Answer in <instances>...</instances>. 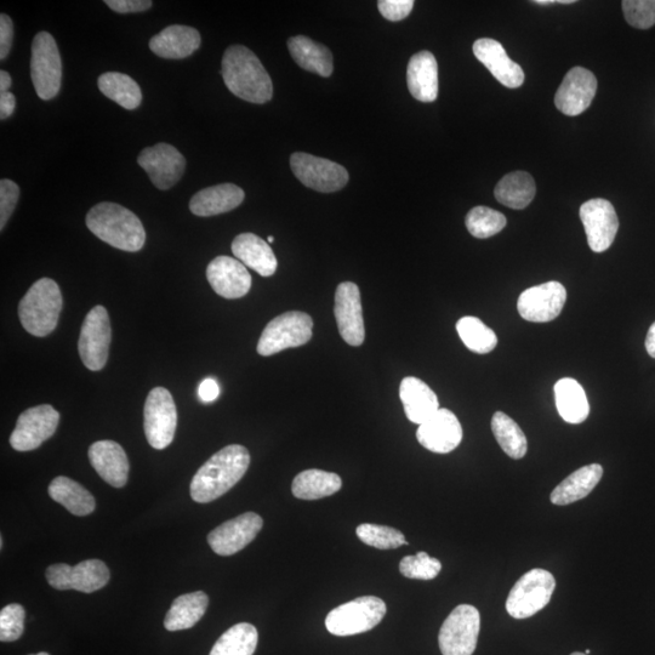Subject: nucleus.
I'll return each mask as SVG.
<instances>
[{"mask_svg":"<svg viewBox=\"0 0 655 655\" xmlns=\"http://www.w3.org/2000/svg\"><path fill=\"white\" fill-rule=\"evenodd\" d=\"M249 465L250 454L246 447L231 444L222 448L192 478V499L199 504L219 499L242 480Z\"/></svg>","mask_w":655,"mask_h":655,"instance_id":"f257e3e1","label":"nucleus"},{"mask_svg":"<svg viewBox=\"0 0 655 655\" xmlns=\"http://www.w3.org/2000/svg\"><path fill=\"white\" fill-rule=\"evenodd\" d=\"M222 78L233 95L252 104H266L272 99L273 84L269 73L252 50L232 45L225 51Z\"/></svg>","mask_w":655,"mask_h":655,"instance_id":"f03ea898","label":"nucleus"},{"mask_svg":"<svg viewBox=\"0 0 655 655\" xmlns=\"http://www.w3.org/2000/svg\"><path fill=\"white\" fill-rule=\"evenodd\" d=\"M85 222L96 237L113 248L135 253L145 246L144 225L138 216L122 205L111 202L96 204Z\"/></svg>","mask_w":655,"mask_h":655,"instance_id":"7ed1b4c3","label":"nucleus"},{"mask_svg":"<svg viewBox=\"0 0 655 655\" xmlns=\"http://www.w3.org/2000/svg\"><path fill=\"white\" fill-rule=\"evenodd\" d=\"M62 304L58 283L50 278L39 279L20 301L22 327L38 338L48 336L58 327Z\"/></svg>","mask_w":655,"mask_h":655,"instance_id":"20e7f679","label":"nucleus"},{"mask_svg":"<svg viewBox=\"0 0 655 655\" xmlns=\"http://www.w3.org/2000/svg\"><path fill=\"white\" fill-rule=\"evenodd\" d=\"M387 611L379 597L363 596L344 603L327 615L326 628L335 636H353L370 631L381 623Z\"/></svg>","mask_w":655,"mask_h":655,"instance_id":"39448f33","label":"nucleus"},{"mask_svg":"<svg viewBox=\"0 0 655 655\" xmlns=\"http://www.w3.org/2000/svg\"><path fill=\"white\" fill-rule=\"evenodd\" d=\"M313 321L305 312L290 311L273 318L262 332L258 344L260 356L269 357L303 346L312 339Z\"/></svg>","mask_w":655,"mask_h":655,"instance_id":"423d86ee","label":"nucleus"},{"mask_svg":"<svg viewBox=\"0 0 655 655\" xmlns=\"http://www.w3.org/2000/svg\"><path fill=\"white\" fill-rule=\"evenodd\" d=\"M555 588L554 575L545 569H532L511 589L506 611L515 619L531 618L549 605Z\"/></svg>","mask_w":655,"mask_h":655,"instance_id":"0eeeda50","label":"nucleus"},{"mask_svg":"<svg viewBox=\"0 0 655 655\" xmlns=\"http://www.w3.org/2000/svg\"><path fill=\"white\" fill-rule=\"evenodd\" d=\"M31 76L36 93L44 101L56 98L62 82V61L55 39L39 32L33 39Z\"/></svg>","mask_w":655,"mask_h":655,"instance_id":"6e6552de","label":"nucleus"},{"mask_svg":"<svg viewBox=\"0 0 655 655\" xmlns=\"http://www.w3.org/2000/svg\"><path fill=\"white\" fill-rule=\"evenodd\" d=\"M481 630V615L471 605H460L444 620L438 643L443 655H472Z\"/></svg>","mask_w":655,"mask_h":655,"instance_id":"1a4fd4ad","label":"nucleus"},{"mask_svg":"<svg viewBox=\"0 0 655 655\" xmlns=\"http://www.w3.org/2000/svg\"><path fill=\"white\" fill-rule=\"evenodd\" d=\"M178 426V410L174 398L164 387H155L148 393L144 409V429L148 443L155 449H164L174 440Z\"/></svg>","mask_w":655,"mask_h":655,"instance_id":"9d476101","label":"nucleus"},{"mask_svg":"<svg viewBox=\"0 0 655 655\" xmlns=\"http://www.w3.org/2000/svg\"><path fill=\"white\" fill-rule=\"evenodd\" d=\"M112 328L104 306H95L83 322L79 336V356L84 366L93 372L104 369L110 355Z\"/></svg>","mask_w":655,"mask_h":655,"instance_id":"9b49d317","label":"nucleus"},{"mask_svg":"<svg viewBox=\"0 0 655 655\" xmlns=\"http://www.w3.org/2000/svg\"><path fill=\"white\" fill-rule=\"evenodd\" d=\"M290 167L301 184L318 192L340 191L349 182V173L343 165L309 153H293L290 157Z\"/></svg>","mask_w":655,"mask_h":655,"instance_id":"f8f14e48","label":"nucleus"},{"mask_svg":"<svg viewBox=\"0 0 655 655\" xmlns=\"http://www.w3.org/2000/svg\"><path fill=\"white\" fill-rule=\"evenodd\" d=\"M51 588L56 590H76L91 594L110 582V569L100 560H87L70 566L67 563H56L45 572Z\"/></svg>","mask_w":655,"mask_h":655,"instance_id":"ddd939ff","label":"nucleus"},{"mask_svg":"<svg viewBox=\"0 0 655 655\" xmlns=\"http://www.w3.org/2000/svg\"><path fill=\"white\" fill-rule=\"evenodd\" d=\"M60 423V414L49 404L25 410L17 419L10 436L11 447L17 452H31L53 437Z\"/></svg>","mask_w":655,"mask_h":655,"instance_id":"4468645a","label":"nucleus"},{"mask_svg":"<svg viewBox=\"0 0 655 655\" xmlns=\"http://www.w3.org/2000/svg\"><path fill=\"white\" fill-rule=\"evenodd\" d=\"M566 300V288L552 281L524 290L518 298L517 309L523 320L546 323L560 316Z\"/></svg>","mask_w":655,"mask_h":655,"instance_id":"2eb2a0df","label":"nucleus"},{"mask_svg":"<svg viewBox=\"0 0 655 655\" xmlns=\"http://www.w3.org/2000/svg\"><path fill=\"white\" fill-rule=\"evenodd\" d=\"M138 163L157 189L165 191L178 184L186 169V158L172 145L157 144L142 150Z\"/></svg>","mask_w":655,"mask_h":655,"instance_id":"dca6fc26","label":"nucleus"},{"mask_svg":"<svg viewBox=\"0 0 655 655\" xmlns=\"http://www.w3.org/2000/svg\"><path fill=\"white\" fill-rule=\"evenodd\" d=\"M580 219L585 227L592 252L603 253L611 248L619 230V219L611 202L595 198L580 207Z\"/></svg>","mask_w":655,"mask_h":655,"instance_id":"f3484780","label":"nucleus"},{"mask_svg":"<svg viewBox=\"0 0 655 655\" xmlns=\"http://www.w3.org/2000/svg\"><path fill=\"white\" fill-rule=\"evenodd\" d=\"M334 315L339 333L350 346H361L366 339L360 288L352 282L339 284L335 293Z\"/></svg>","mask_w":655,"mask_h":655,"instance_id":"a211bd4d","label":"nucleus"},{"mask_svg":"<svg viewBox=\"0 0 655 655\" xmlns=\"http://www.w3.org/2000/svg\"><path fill=\"white\" fill-rule=\"evenodd\" d=\"M264 521L255 512H246L241 516L222 523L208 535L210 548L220 556H231L247 548L258 537Z\"/></svg>","mask_w":655,"mask_h":655,"instance_id":"6ab92c4d","label":"nucleus"},{"mask_svg":"<svg viewBox=\"0 0 655 655\" xmlns=\"http://www.w3.org/2000/svg\"><path fill=\"white\" fill-rule=\"evenodd\" d=\"M417 438L427 451L448 454L463 441V427L451 410L440 408L429 420L419 425Z\"/></svg>","mask_w":655,"mask_h":655,"instance_id":"aec40b11","label":"nucleus"},{"mask_svg":"<svg viewBox=\"0 0 655 655\" xmlns=\"http://www.w3.org/2000/svg\"><path fill=\"white\" fill-rule=\"evenodd\" d=\"M597 91L595 74L584 67H574L563 79L555 96L558 111L567 116H579L588 110Z\"/></svg>","mask_w":655,"mask_h":655,"instance_id":"412c9836","label":"nucleus"},{"mask_svg":"<svg viewBox=\"0 0 655 655\" xmlns=\"http://www.w3.org/2000/svg\"><path fill=\"white\" fill-rule=\"evenodd\" d=\"M207 278L214 292L225 299H241L252 288L246 266L230 256H218L208 265Z\"/></svg>","mask_w":655,"mask_h":655,"instance_id":"4be33fe9","label":"nucleus"},{"mask_svg":"<svg viewBox=\"0 0 655 655\" xmlns=\"http://www.w3.org/2000/svg\"><path fill=\"white\" fill-rule=\"evenodd\" d=\"M474 54L504 87L516 89L523 84L522 67L509 58L499 42L489 38L478 39L474 44Z\"/></svg>","mask_w":655,"mask_h":655,"instance_id":"5701e85b","label":"nucleus"},{"mask_svg":"<svg viewBox=\"0 0 655 655\" xmlns=\"http://www.w3.org/2000/svg\"><path fill=\"white\" fill-rule=\"evenodd\" d=\"M89 459L99 476L115 488H123L128 482L129 460L122 446L113 441L91 444Z\"/></svg>","mask_w":655,"mask_h":655,"instance_id":"b1692460","label":"nucleus"},{"mask_svg":"<svg viewBox=\"0 0 655 655\" xmlns=\"http://www.w3.org/2000/svg\"><path fill=\"white\" fill-rule=\"evenodd\" d=\"M201 42V34L196 28L173 25L151 39L150 49L159 58L180 60L195 53L201 47Z\"/></svg>","mask_w":655,"mask_h":655,"instance_id":"393cba45","label":"nucleus"},{"mask_svg":"<svg viewBox=\"0 0 655 655\" xmlns=\"http://www.w3.org/2000/svg\"><path fill=\"white\" fill-rule=\"evenodd\" d=\"M232 253L262 277H271L277 271L278 261L270 244L254 233H242L233 239Z\"/></svg>","mask_w":655,"mask_h":655,"instance_id":"a878e982","label":"nucleus"},{"mask_svg":"<svg viewBox=\"0 0 655 655\" xmlns=\"http://www.w3.org/2000/svg\"><path fill=\"white\" fill-rule=\"evenodd\" d=\"M410 94L420 102H434L438 96V65L434 54L420 51L410 59L407 68Z\"/></svg>","mask_w":655,"mask_h":655,"instance_id":"bb28decb","label":"nucleus"},{"mask_svg":"<svg viewBox=\"0 0 655 655\" xmlns=\"http://www.w3.org/2000/svg\"><path fill=\"white\" fill-rule=\"evenodd\" d=\"M244 191L233 184H221L208 187L196 193L190 202L192 214L208 218L236 209L244 201Z\"/></svg>","mask_w":655,"mask_h":655,"instance_id":"cd10ccee","label":"nucleus"},{"mask_svg":"<svg viewBox=\"0 0 655 655\" xmlns=\"http://www.w3.org/2000/svg\"><path fill=\"white\" fill-rule=\"evenodd\" d=\"M400 397L408 420L414 424H424L440 409L436 393L418 378L407 377L402 380Z\"/></svg>","mask_w":655,"mask_h":655,"instance_id":"c85d7f7f","label":"nucleus"},{"mask_svg":"<svg viewBox=\"0 0 655 655\" xmlns=\"http://www.w3.org/2000/svg\"><path fill=\"white\" fill-rule=\"evenodd\" d=\"M602 476L603 467L600 464L586 465L573 472L552 491V504L569 505L588 497L600 483Z\"/></svg>","mask_w":655,"mask_h":655,"instance_id":"c756f323","label":"nucleus"},{"mask_svg":"<svg viewBox=\"0 0 655 655\" xmlns=\"http://www.w3.org/2000/svg\"><path fill=\"white\" fill-rule=\"evenodd\" d=\"M288 49L296 64L304 70L326 78L332 76L333 54L324 45L305 36H296L289 39Z\"/></svg>","mask_w":655,"mask_h":655,"instance_id":"7c9ffc66","label":"nucleus"},{"mask_svg":"<svg viewBox=\"0 0 655 655\" xmlns=\"http://www.w3.org/2000/svg\"><path fill=\"white\" fill-rule=\"evenodd\" d=\"M558 414L568 424H582L589 417L590 404L583 386L577 380L565 378L555 385Z\"/></svg>","mask_w":655,"mask_h":655,"instance_id":"2f4dec72","label":"nucleus"},{"mask_svg":"<svg viewBox=\"0 0 655 655\" xmlns=\"http://www.w3.org/2000/svg\"><path fill=\"white\" fill-rule=\"evenodd\" d=\"M209 606V597L203 591L182 595L170 607L164 619L168 631H181L193 628L203 618Z\"/></svg>","mask_w":655,"mask_h":655,"instance_id":"473e14b6","label":"nucleus"},{"mask_svg":"<svg viewBox=\"0 0 655 655\" xmlns=\"http://www.w3.org/2000/svg\"><path fill=\"white\" fill-rule=\"evenodd\" d=\"M50 498L61 504L74 516H88L95 511V499L87 489L71 478L59 476L48 488Z\"/></svg>","mask_w":655,"mask_h":655,"instance_id":"72a5a7b5","label":"nucleus"},{"mask_svg":"<svg viewBox=\"0 0 655 655\" xmlns=\"http://www.w3.org/2000/svg\"><path fill=\"white\" fill-rule=\"evenodd\" d=\"M343 487L339 475L322 470H306L294 478L292 492L301 500H318L338 493Z\"/></svg>","mask_w":655,"mask_h":655,"instance_id":"f704fd0d","label":"nucleus"},{"mask_svg":"<svg viewBox=\"0 0 655 655\" xmlns=\"http://www.w3.org/2000/svg\"><path fill=\"white\" fill-rule=\"evenodd\" d=\"M537 186L531 174L515 172L504 176L495 187L494 195L505 207L521 210L532 203Z\"/></svg>","mask_w":655,"mask_h":655,"instance_id":"c9c22d12","label":"nucleus"},{"mask_svg":"<svg viewBox=\"0 0 655 655\" xmlns=\"http://www.w3.org/2000/svg\"><path fill=\"white\" fill-rule=\"evenodd\" d=\"M99 89L108 99L133 111L141 105L142 93L139 84L127 74L107 72L99 77Z\"/></svg>","mask_w":655,"mask_h":655,"instance_id":"e433bc0d","label":"nucleus"},{"mask_svg":"<svg viewBox=\"0 0 655 655\" xmlns=\"http://www.w3.org/2000/svg\"><path fill=\"white\" fill-rule=\"evenodd\" d=\"M258 641L254 625L239 623L221 635L209 655H254Z\"/></svg>","mask_w":655,"mask_h":655,"instance_id":"4c0bfd02","label":"nucleus"},{"mask_svg":"<svg viewBox=\"0 0 655 655\" xmlns=\"http://www.w3.org/2000/svg\"><path fill=\"white\" fill-rule=\"evenodd\" d=\"M492 431L497 438L499 446L510 458L518 460L524 458L528 451L526 435L521 427L509 415L497 412L493 415Z\"/></svg>","mask_w":655,"mask_h":655,"instance_id":"58836bf2","label":"nucleus"},{"mask_svg":"<svg viewBox=\"0 0 655 655\" xmlns=\"http://www.w3.org/2000/svg\"><path fill=\"white\" fill-rule=\"evenodd\" d=\"M461 341L467 349L478 355H487L498 345L497 334L477 317H463L457 323Z\"/></svg>","mask_w":655,"mask_h":655,"instance_id":"ea45409f","label":"nucleus"},{"mask_svg":"<svg viewBox=\"0 0 655 655\" xmlns=\"http://www.w3.org/2000/svg\"><path fill=\"white\" fill-rule=\"evenodd\" d=\"M465 224L472 236L486 239L498 235L506 226L504 214L488 207H476L466 215Z\"/></svg>","mask_w":655,"mask_h":655,"instance_id":"a19ab883","label":"nucleus"},{"mask_svg":"<svg viewBox=\"0 0 655 655\" xmlns=\"http://www.w3.org/2000/svg\"><path fill=\"white\" fill-rule=\"evenodd\" d=\"M356 534L362 543L379 550L398 549L402 545H408L402 532L380 524L363 523L357 527Z\"/></svg>","mask_w":655,"mask_h":655,"instance_id":"79ce46f5","label":"nucleus"},{"mask_svg":"<svg viewBox=\"0 0 655 655\" xmlns=\"http://www.w3.org/2000/svg\"><path fill=\"white\" fill-rule=\"evenodd\" d=\"M441 569L442 563L424 551L415 556L404 557L400 563V572L408 579L432 580L440 574Z\"/></svg>","mask_w":655,"mask_h":655,"instance_id":"37998d69","label":"nucleus"},{"mask_svg":"<svg viewBox=\"0 0 655 655\" xmlns=\"http://www.w3.org/2000/svg\"><path fill=\"white\" fill-rule=\"evenodd\" d=\"M25 608L19 603H11L0 612V641L15 642L25 630Z\"/></svg>","mask_w":655,"mask_h":655,"instance_id":"c03bdc74","label":"nucleus"},{"mask_svg":"<svg viewBox=\"0 0 655 655\" xmlns=\"http://www.w3.org/2000/svg\"><path fill=\"white\" fill-rule=\"evenodd\" d=\"M623 11L628 24L640 30L655 25V0H624Z\"/></svg>","mask_w":655,"mask_h":655,"instance_id":"a18cd8bd","label":"nucleus"},{"mask_svg":"<svg viewBox=\"0 0 655 655\" xmlns=\"http://www.w3.org/2000/svg\"><path fill=\"white\" fill-rule=\"evenodd\" d=\"M19 198V185L9 179L0 181V230H4L5 225L13 215Z\"/></svg>","mask_w":655,"mask_h":655,"instance_id":"49530a36","label":"nucleus"},{"mask_svg":"<svg viewBox=\"0 0 655 655\" xmlns=\"http://www.w3.org/2000/svg\"><path fill=\"white\" fill-rule=\"evenodd\" d=\"M378 8L386 20L397 22L406 19L412 13L414 2L413 0H380Z\"/></svg>","mask_w":655,"mask_h":655,"instance_id":"de8ad7c7","label":"nucleus"},{"mask_svg":"<svg viewBox=\"0 0 655 655\" xmlns=\"http://www.w3.org/2000/svg\"><path fill=\"white\" fill-rule=\"evenodd\" d=\"M14 41V24L8 15H0V59L5 60L10 54Z\"/></svg>","mask_w":655,"mask_h":655,"instance_id":"09e8293b","label":"nucleus"},{"mask_svg":"<svg viewBox=\"0 0 655 655\" xmlns=\"http://www.w3.org/2000/svg\"><path fill=\"white\" fill-rule=\"evenodd\" d=\"M105 4L119 14L141 13L153 5L150 0H105Z\"/></svg>","mask_w":655,"mask_h":655,"instance_id":"8fccbe9b","label":"nucleus"},{"mask_svg":"<svg viewBox=\"0 0 655 655\" xmlns=\"http://www.w3.org/2000/svg\"><path fill=\"white\" fill-rule=\"evenodd\" d=\"M198 396L204 403H212L220 396V386L213 378L204 379L199 385Z\"/></svg>","mask_w":655,"mask_h":655,"instance_id":"3c124183","label":"nucleus"},{"mask_svg":"<svg viewBox=\"0 0 655 655\" xmlns=\"http://www.w3.org/2000/svg\"><path fill=\"white\" fill-rule=\"evenodd\" d=\"M16 108V98L13 93L0 94V119L5 121L13 115Z\"/></svg>","mask_w":655,"mask_h":655,"instance_id":"603ef678","label":"nucleus"},{"mask_svg":"<svg viewBox=\"0 0 655 655\" xmlns=\"http://www.w3.org/2000/svg\"><path fill=\"white\" fill-rule=\"evenodd\" d=\"M646 350L649 356L655 358V322L648 330L646 338Z\"/></svg>","mask_w":655,"mask_h":655,"instance_id":"864d4df0","label":"nucleus"},{"mask_svg":"<svg viewBox=\"0 0 655 655\" xmlns=\"http://www.w3.org/2000/svg\"><path fill=\"white\" fill-rule=\"evenodd\" d=\"M11 87V77L8 72H0V94L8 93Z\"/></svg>","mask_w":655,"mask_h":655,"instance_id":"5fc2aeb1","label":"nucleus"},{"mask_svg":"<svg viewBox=\"0 0 655 655\" xmlns=\"http://www.w3.org/2000/svg\"><path fill=\"white\" fill-rule=\"evenodd\" d=\"M535 4L549 5V4H573L574 0H535Z\"/></svg>","mask_w":655,"mask_h":655,"instance_id":"6e6d98bb","label":"nucleus"},{"mask_svg":"<svg viewBox=\"0 0 655 655\" xmlns=\"http://www.w3.org/2000/svg\"><path fill=\"white\" fill-rule=\"evenodd\" d=\"M273 242H275V238H273L272 236H270V237H269V244H272Z\"/></svg>","mask_w":655,"mask_h":655,"instance_id":"4d7b16f0","label":"nucleus"},{"mask_svg":"<svg viewBox=\"0 0 655 655\" xmlns=\"http://www.w3.org/2000/svg\"><path fill=\"white\" fill-rule=\"evenodd\" d=\"M31 655H50V654H48V653H45V652H41V653H37V654H31Z\"/></svg>","mask_w":655,"mask_h":655,"instance_id":"13d9d810","label":"nucleus"},{"mask_svg":"<svg viewBox=\"0 0 655 655\" xmlns=\"http://www.w3.org/2000/svg\"><path fill=\"white\" fill-rule=\"evenodd\" d=\"M571 655H586V654L585 653H580V652H575V653H573Z\"/></svg>","mask_w":655,"mask_h":655,"instance_id":"bf43d9fd","label":"nucleus"},{"mask_svg":"<svg viewBox=\"0 0 655 655\" xmlns=\"http://www.w3.org/2000/svg\"><path fill=\"white\" fill-rule=\"evenodd\" d=\"M591 653L590 649H586L585 654L589 655Z\"/></svg>","mask_w":655,"mask_h":655,"instance_id":"052dcab7","label":"nucleus"}]
</instances>
